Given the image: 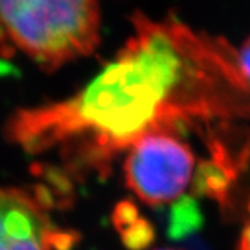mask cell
Masks as SVG:
<instances>
[{
	"label": "cell",
	"instance_id": "6da1fadb",
	"mask_svg": "<svg viewBox=\"0 0 250 250\" xmlns=\"http://www.w3.org/2000/svg\"><path fill=\"white\" fill-rule=\"evenodd\" d=\"M134 28L116 59L72 98L14 113L10 141L29 153L60 147L71 167L103 171L143 135L224 113L235 85L223 39L139 13Z\"/></svg>",
	"mask_w": 250,
	"mask_h": 250
},
{
	"label": "cell",
	"instance_id": "7a4b0ae2",
	"mask_svg": "<svg viewBox=\"0 0 250 250\" xmlns=\"http://www.w3.org/2000/svg\"><path fill=\"white\" fill-rule=\"evenodd\" d=\"M99 39L98 0H0V49L45 70L88 56Z\"/></svg>",
	"mask_w": 250,
	"mask_h": 250
},
{
	"label": "cell",
	"instance_id": "3957f363",
	"mask_svg": "<svg viewBox=\"0 0 250 250\" xmlns=\"http://www.w3.org/2000/svg\"><path fill=\"white\" fill-rule=\"evenodd\" d=\"M195 172V156L168 128L143 135L128 149L126 187L149 206L171 203L184 195Z\"/></svg>",
	"mask_w": 250,
	"mask_h": 250
},
{
	"label": "cell",
	"instance_id": "277c9868",
	"mask_svg": "<svg viewBox=\"0 0 250 250\" xmlns=\"http://www.w3.org/2000/svg\"><path fill=\"white\" fill-rule=\"evenodd\" d=\"M77 241L54 225L38 190L0 188V250H70Z\"/></svg>",
	"mask_w": 250,
	"mask_h": 250
},
{
	"label": "cell",
	"instance_id": "5b68a950",
	"mask_svg": "<svg viewBox=\"0 0 250 250\" xmlns=\"http://www.w3.org/2000/svg\"><path fill=\"white\" fill-rule=\"evenodd\" d=\"M113 224L121 236V241L131 250H141L154 239L150 223L139 214V210L131 202H121L113 211Z\"/></svg>",
	"mask_w": 250,
	"mask_h": 250
},
{
	"label": "cell",
	"instance_id": "8992f818",
	"mask_svg": "<svg viewBox=\"0 0 250 250\" xmlns=\"http://www.w3.org/2000/svg\"><path fill=\"white\" fill-rule=\"evenodd\" d=\"M236 64L242 81L245 83V88L250 93V38L236 53Z\"/></svg>",
	"mask_w": 250,
	"mask_h": 250
},
{
	"label": "cell",
	"instance_id": "52a82bcc",
	"mask_svg": "<svg viewBox=\"0 0 250 250\" xmlns=\"http://www.w3.org/2000/svg\"><path fill=\"white\" fill-rule=\"evenodd\" d=\"M238 250H250V200L248 203V211H246V220L243 224V229L241 232Z\"/></svg>",
	"mask_w": 250,
	"mask_h": 250
},
{
	"label": "cell",
	"instance_id": "ba28073f",
	"mask_svg": "<svg viewBox=\"0 0 250 250\" xmlns=\"http://www.w3.org/2000/svg\"><path fill=\"white\" fill-rule=\"evenodd\" d=\"M157 250H181V249H157Z\"/></svg>",
	"mask_w": 250,
	"mask_h": 250
}]
</instances>
